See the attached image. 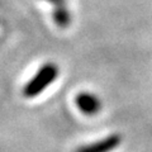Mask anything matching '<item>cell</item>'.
I'll use <instances>...</instances> for the list:
<instances>
[{
	"instance_id": "cell-1",
	"label": "cell",
	"mask_w": 152,
	"mask_h": 152,
	"mask_svg": "<svg viewBox=\"0 0 152 152\" xmlns=\"http://www.w3.org/2000/svg\"><path fill=\"white\" fill-rule=\"evenodd\" d=\"M58 76V67L52 64H45L42 67L37 71V74L27 83L23 89V95L26 98H34L39 95L43 90L51 85Z\"/></svg>"
},
{
	"instance_id": "cell-2",
	"label": "cell",
	"mask_w": 152,
	"mask_h": 152,
	"mask_svg": "<svg viewBox=\"0 0 152 152\" xmlns=\"http://www.w3.org/2000/svg\"><path fill=\"white\" fill-rule=\"evenodd\" d=\"M76 107L85 115H95L102 109V102L96 95L91 93H80L75 98Z\"/></svg>"
},
{
	"instance_id": "cell-3",
	"label": "cell",
	"mask_w": 152,
	"mask_h": 152,
	"mask_svg": "<svg viewBox=\"0 0 152 152\" xmlns=\"http://www.w3.org/2000/svg\"><path fill=\"white\" fill-rule=\"evenodd\" d=\"M121 142L122 137L117 133H114V134H110L100 141L94 142V143L79 147L75 152H112L121 145Z\"/></svg>"
},
{
	"instance_id": "cell-4",
	"label": "cell",
	"mask_w": 152,
	"mask_h": 152,
	"mask_svg": "<svg viewBox=\"0 0 152 152\" xmlns=\"http://www.w3.org/2000/svg\"><path fill=\"white\" fill-rule=\"evenodd\" d=\"M47 3H50L53 5V20L60 28H66L70 26L71 23V14L66 4V0H46Z\"/></svg>"
}]
</instances>
